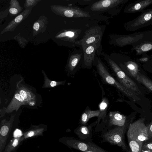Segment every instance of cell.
I'll return each mask as SVG.
<instances>
[{
	"label": "cell",
	"instance_id": "obj_32",
	"mask_svg": "<svg viewBox=\"0 0 152 152\" xmlns=\"http://www.w3.org/2000/svg\"><path fill=\"white\" fill-rule=\"evenodd\" d=\"M81 131L84 134H88V129L86 127H82L81 129Z\"/></svg>",
	"mask_w": 152,
	"mask_h": 152
},
{
	"label": "cell",
	"instance_id": "obj_18",
	"mask_svg": "<svg viewBox=\"0 0 152 152\" xmlns=\"http://www.w3.org/2000/svg\"><path fill=\"white\" fill-rule=\"evenodd\" d=\"M10 4L9 12L11 16H15L20 13V12L23 10V8L20 6L19 3L17 0H11Z\"/></svg>",
	"mask_w": 152,
	"mask_h": 152
},
{
	"label": "cell",
	"instance_id": "obj_23",
	"mask_svg": "<svg viewBox=\"0 0 152 152\" xmlns=\"http://www.w3.org/2000/svg\"><path fill=\"white\" fill-rule=\"evenodd\" d=\"M40 0H26L24 4L26 10H31L32 8L36 6Z\"/></svg>",
	"mask_w": 152,
	"mask_h": 152
},
{
	"label": "cell",
	"instance_id": "obj_4",
	"mask_svg": "<svg viewBox=\"0 0 152 152\" xmlns=\"http://www.w3.org/2000/svg\"><path fill=\"white\" fill-rule=\"evenodd\" d=\"M107 59L122 85L137 94H141V91L134 82L126 75L111 59L108 58Z\"/></svg>",
	"mask_w": 152,
	"mask_h": 152
},
{
	"label": "cell",
	"instance_id": "obj_13",
	"mask_svg": "<svg viewBox=\"0 0 152 152\" xmlns=\"http://www.w3.org/2000/svg\"><path fill=\"white\" fill-rule=\"evenodd\" d=\"M48 19L47 17L41 16L34 23L33 26V35L34 36L40 32H44L47 26Z\"/></svg>",
	"mask_w": 152,
	"mask_h": 152
},
{
	"label": "cell",
	"instance_id": "obj_12",
	"mask_svg": "<svg viewBox=\"0 0 152 152\" xmlns=\"http://www.w3.org/2000/svg\"><path fill=\"white\" fill-rule=\"evenodd\" d=\"M83 50L75 51L70 55L68 62V67L70 71L74 70L78 64L81 61H83Z\"/></svg>",
	"mask_w": 152,
	"mask_h": 152
},
{
	"label": "cell",
	"instance_id": "obj_36",
	"mask_svg": "<svg viewBox=\"0 0 152 152\" xmlns=\"http://www.w3.org/2000/svg\"><path fill=\"white\" fill-rule=\"evenodd\" d=\"M84 152H97L93 151H85Z\"/></svg>",
	"mask_w": 152,
	"mask_h": 152
},
{
	"label": "cell",
	"instance_id": "obj_16",
	"mask_svg": "<svg viewBox=\"0 0 152 152\" xmlns=\"http://www.w3.org/2000/svg\"><path fill=\"white\" fill-rule=\"evenodd\" d=\"M77 35V31L65 30L60 32L56 36L55 38L61 40L72 42Z\"/></svg>",
	"mask_w": 152,
	"mask_h": 152
},
{
	"label": "cell",
	"instance_id": "obj_24",
	"mask_svg": "<svg viewBox=\"0 0 152 152\" xmlns=\"http://www.w3.org/2000/svg\"><path fill=\"white\" fill-rule=\"evenodd\" d=\"M142 150L152 152V140H148L143 141Z\"/></svg>",
	"mask_w": 152,
	"mask_h": 152
},
{
	"label": "cell",
	"instance_id": "obj_7",
	"mask_svg": "<svg viewBox=\"0 0 152 152\" xmlns=\"http://www.w3.org/2000/svg\"><path fill=\"white\" fill-rule=\"evenodd\" d=\"M123 1L104 0L98 1L93 3L90 7L92 12H102L111 9L120 4Z\"/></svg>",
	"mask_w": 152,
	"mask_h": 152
},
{
	"label": "cell",
	"instance_id": "obj_17",
	"mask_svg": "<svg viewBox=\"0 0 152 152\" xmlns=\"http://www.w3.org/2000/svg\"><path fill=\"white\" fill-rule=\"evenodd\" d=\"M100 113L99 110H85L81 117V123L83 125L85 124L90 118L94 117H99Z\"/></svg>",
	"mask_w": 152,
	"mask_h": 152
},
{
	"label": "cell",
	"instance_id": "obj_2",
	"mask_svg": "<svg viewBox=\"0 0 152 152\" xmlns=\"http://www.w3.org/2000/svg\"><path fill=\"white\" fill-rule=\"evenodd\" d=\"M145 119H140L131 124L127 132L128 140L143 142L149 140L148 126L144 123Z\"/></svg>",
	"mask_w": 152,
	"mask_h": 152
},
{
	"label": "cell",
	"instance_id": "obj_20",
	"mask_svg": "<svg viewBox=\"0 0 152 152\" xmlns=\"http://www.w3.org/2000/svg\"><path fill=\"white\" fill-rule=\"evenodd\" d=\"M136 80L152 91V81L144 75L138 74Z\"/></svg>",
	"mask_w": 152,
	"mask_h": 152
},
{
	"label": "cell",
	"instance_id": "obj_31",
	"mask_svg": "<svg viewBox=\"0 0 152 152\" xmlns=\"http://www.w3.org/2000/svg\"><path fill=\"white\" fill-rule=\"evenodd\" d=\"M19 94L25 100L27 99V94L25 91L22 90H20L19 91Z\"/></svg>",
	"mask_w": 152,
	"mask_h": 152
},
{
	"label": "cell",
	"instance_id": "obj_9",
	"mask_svg": "<svg viewBox=\"0 0 152 152\" xmlns=\"http://www.w3.org/2000/svg\"><path fill=\"white\" fill-rule=\"evenodd\" d=\"M31 12V10L25 9L21 12L8 24L1 31V34L14 31L17 26L27 17Z\"/></svg>",
	"mask_w": 152,
	"mask_h": 152
},
{
	"label": "cell",
	"instance_id": "obj_34",
	"mask_svg": "<svg viewBox=\"0 0 152 152\" xmlns=\"http://www.w3.org/2000/svg\"><path fill=\"white\" fill-rule=\"evenodd\" d=\"M34 134V132L33 131H31L28 132L27 134V136L28 137H31L33 136Z\"/></svg>",
	"mask_w": 152,
	"mask_h": 152
},
{
	"label": "cell",
	"instance_id": "obj_1",
	"mask_svg": "<svg viewBox=\"0 0 152 152\" xmlns=\"http://www.w3.org/2000/svg\"><path fill=\"white\" fill-rule=\"evenodd\" d=\"M97 67L99 73L106 83L116 87L127 96L134 100H139L140 98L136 93L127 88L116 80L109 73L105 67L99 60H98Z\"/></svg>",
	"mask_w": 152,
	"mask_h": 152
},
{
	"label": "cell",
	"instance_id": "obj_21",
	"mask_svg": "<svg viewBox=\"0 0 152 152\" xmlns=\"http://www.w3.org/2000/svg\"><path fill=\"white\" fill-rule=\"evenodd\" d=\"M127 68L131 75L134 77L138 75V66L135 63L128 62L126 63Z\"/></svg>",
	"mask_w": 152,
	"mask_h": 152
},
{
	"label": "cell",
	"instance_id": "obj_8",
	"mask_svg": "<svg viewBox=\"0 0 152 152\" xmlns=\"http://www.w3.org/2000/svg\"><path fill=\"white\" fill-rule=\"evenodd\" d=\"M151 23L152 9H149L145 11L140 16L132 21L131 26L135 30Z\"/></svg>",
	"mask_w": 152,
	"mask_h": 152
},
{
	"label": "cell",
	"instance_id": "obj_3",
	"mask_svg": "<svg viewBox=\"0 0 152 152\" xmlns=\"http://www.w3.org/2000/svg\"><path fill=\"white\" fill-rule=\"evenodd\" d=\"M126 128L125 125L122 126H118L105 133L103 137L110 143L121 147L126 152H129L124 140Z\"/></svg>",
	"mask_w": 152,
	"mask_h": 152
},
{
	"label": "cell",
	"instance_id": "obj_15",
	"mask_svg": "<svg viewBox=\"0 0 152 152\" xmlns=\"http://www.w3.org/2000/svg\"><path fill=\"white\" fill-rule=\"evenodd\" d=\"M109 123L111 125L122 126L125 125L126 117L116 112H110L109 113Z\"/></svg>",
	"mask_w": 152,
	"mask_h": 152
},
{
	"label": "cell",
	"instance_id": "obj_5",
	"mask_svg": "<svg viewBox=\"0 0 152 152\" xmlns=\"http://www.w3.org/2000/svg\"><path fill=\"white\" fill-rule=\"evenodd\" d=\"M50 9L54 14L68 18L87 17L90 16L86 12L75 7L60 5H52Z\"/></svg>",
	"mask_w": 152,
	"mask_h": 152
},
{
	"label": "cell",
	"instance_id": "obj_37",
	"mask_svg": "<svg viewBox=\"0 0 152 152\" xmlns=\"http://www.w3.org/2000/svg\"><path fill=\"white\" fill-rule=\"evenodd\" d=\"M141 152H149V151H142V150Z\"/></svg>",
	"mask_w": 152,
	"mask_h": 152
},
{
	"label": "cell",
	"instance_id": "obj_19",
	"mask_svg": "<svg viewBox=\"0 0 152 152\" xmlns=\"http://www.w3.org/2000/svg\"><path fill=\"white\" fill-rule=\"evenodd\" d=\"M130 152H141L143 142L128 140Z\"/></svg>",
	"mask_w": 152,
	"mask_h": 152
},
{
	"label": "cell",
	"instance_id": "obj_28",
	"mask_svg": "<svg viewBox=\"0 0 152 152\" xmlns=\"http://www.w3.org/2000/svg\"><path fill=\"white\" fill-rule=\"evenodd\" d=\"M4 12V15L0 13V23L3 20V19L6 17L9 13V8L7 9Z\"/></svg>",
	"mask_w": 152,
	"mask_h": 152
},
{
	"label": "cell",
	"instance_id": "obj_33",
	"mask_svg": "<svg viewBox=\"0 0 152 152\" xmlns=\"http://www.w3.org/2000/svg\"><path fill=\"white\" fill-rule=\"evenodd\" d=\"M18 140L17 139H15L12 143V146L14 147H16L18 145Z\"/></svg>",
	"mask_w": 152,
	"mask_h": 152
},
{
	"label": "cell",
	"instance_id": "obj_22",
	"mask_svg": "<svg viewBox=\"0 0 152 152\" xmlns=\"http://www.w3.org/2000/svg\"><path fill=\"white\" fill-rule=\"evenodd\" d=\"M108 105V101L106 98L103 99L99 105L100 113L99 118H104L106 114V111Z\"/></svg>",
	"mask_w": 152,
	"mask_h": 152
},
{
	"label": "cell",
	"instance_id": "obj_26",
	"mask_svg": "<svg viewBox=\"0 0 152 152\" xmlns=\"http://www.w3.org/2000/svg\"><path fill=\"white\" fill-rule=\"evenodd\" d=\"M9 131L8 126H4L2 127L0 130V134L3 136H5L7 134Z\"/></svg>",
	"mask_w": 152,
	"mask_h": 152
},
{
	"label": "cell",
	"instance_id": "obj_14",
	"mask_svg": "<svg viewBox=\"0 0 152 152\" xmlns=\"http://www.w3.org/2000/svg\"><path fill=\"white\" fill-rule=\"evenodd\" d=\"M152 4V0L140 1L129 5L126 9L128 12H136L144 10L147 6Z\"/></svg>",
	"mask_w": 152,
	"mask_h": 152
},
{
	"label": "cell",
	"instance_id": "obj_38",
	"mask_svg": "<svg viewBox=\"0 0 152 152\" xmlns=\"http://www.w3.org/2000/svg\"></svg>",
	"mask_w": 152,
	"mask_h": 152
},
{
	"label": "cell",
	"instance_id": "obj_27",
	"mask_svg": "<svg viewBox=\"0 0 152 152\" xmlns=\"http://www.w3.org/2000/svg\"><path fill=\"white\" fill-rule=\"evenodd\" d=\"M148 134L149 140H152V121L148 125Z\"/></svg>",
	"mask_w": 152,
	"mask_h": 152
},
{
	"label": "cell",
	"instance_id": "obj_25",
	"mask_svg": "<svg viewBox=\"0 0 152 152\" xmlns=\"http://www.w3.org/2000/svg\"><path fill=\"white\" fill-rule=\"evenodd\" d=\"M152 49V45L150 43H146L142 45L140 50L142 52L148 51Z\"/></svg>",
	"mask_w": 152,
	"mask_h": 152
},
{
	"label": "cell",
	"instance_id": "obj_6",
	"mask_svg": "<svg viewBox=\"0 0 152 152\" xmlns=\"http://www.w3.org/2000/svg\"><path fill=\"white\" fill-rule=\"evenodd\" d=\"M98 29L97 28L90 29L85 34L83 38L81 40L76 42V44L82 46L83 49L94 44L99 45L98 42L101 40L102 33L99 31Z\"/></svg>",
	"mask_w": 152,
	"mask_h": 152
},
{
	"label": "cell",
	"instance_id": "obj_29",
	"mask_svg": "<svg viewBox=\"0 0 152 152\" xmlns=\"http://www.w3.org/2000/svg\"><path fill=\"white\" fill-rule=\"evenodd\" d=\"M22 135L21 131L18 129H16L15 131L14 134V137H19Z\"/></svg>",
	"mask_w": 152,
	"mask_h": 152
},
{
	"label": "cell",
	"instance_id": "obj_30",
	"mask_svg": "<svg viewBox=\"0 0 152 152\" xmlns=\"http://www.w3.org/2000/svg\"><path fill=\"white\" fill-rule=\"evenodd\" d=\"M15 97L17 100L20 102H23L25 99H24L20 95V94L17 93L15 95Z\"/></svg>",
	"mask_w": 152,
	"mask_h": 152
},
{
	"label": "cell",
	"instance_id": "obj_11",
	"mask_svg": "<svg viewBox=\"0 0 152 152\" xmlns=\"http://www.w3.org/2000/svg\"><path fill=\"white\" fill-rule=\"evenodd\" d=\"M69 145L72 147L82 151H93L97 152H104L101 149L93 145L86 144L76 140L70 141Z\"/></svg>",
	"mask_w": 152,
	"mask_h": 152
},
{
	"label": "cell",
	"instance_id": "obj_35",
	"mask_svg": "<svg viewBox=\"0 0 152 152\" xmlns=\"http://www.w3.org/2000/svg\"><path fill=\"white\" fill-rule=\"evenodd\" d=\"M57 82L54 81H52L50 83V85L51 87H53L56 86L57 85Z\"/></svg>",
	"mask_w": 152,
	"mask_h": 152
},
{
	"label": "cell",
	"instance_id": "obj_10",
	"mask_svg": "<svg viewBox=\"0 0 152 152\" xmlns=\"http://www.w3.org/2000/svg\"><path fill=\"white\" fill-rule=\"evenodd\" d=\"M98 46L96 44H94L83 49V62L85 66H90L94 62L95 51L98 48Z\"/></svg>",
	"mask_w": 152,
	"mask_h": 152
}]
</instances>
